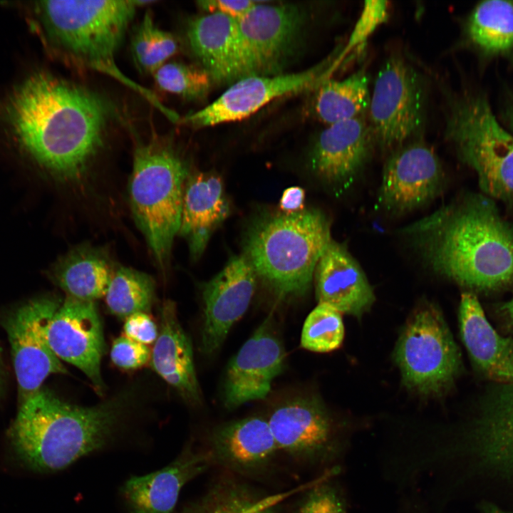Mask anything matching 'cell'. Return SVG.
Instances as JSON below:
<instances>
[{
	"mask_svg": "<svg viewBox=\"0 0 513 513\" xmlns=\"http://www.w3.org/2000/svg\"><path fill=\"white\" fill-rule=\"evenodd\" d=\"M152 75L159 89L188 100L204 97L212 81L202 67L180 62H167Z\"/></svg>",
	"mask_w": 513,
	"mask_h": 513,
	"instance_id": "34",
	"label": "cell"
},
{
	"mask_svg": "<svg viewBox=\"0 0 513 513\" xmlns=\"http://www.w3.org/2000/svg\"><path fill=\"white\" fill-rule=\"evenodd\" d=\"M257 1L247 0H205L198 1V5L211 13H219L235 20L241 19Z\"/></svg>",
	"mask_w": 513,
	"mask_h": 513,
	"instance_id": "39",
	"label": "cell"
},
{
	"mask_svg": "<svg viewBox=\"0 0 513 513\" xmlns=\"http://www.w3.org/2000/svg\"><path fill=\"white\" fill-rule=\"evenodd\" d=\"M151 1L51 0L33 2L32 10L46 47L77 68L94 71L116 80L141 95L167 119L179 115L150 89L121 71L117 51L136 9Z\"/></svg>",
	"mask_w": 513,
	"mask_h": 513,
	"instance_id": "3",
	"label": "cell"
},
{
	"mask_svg": "<svg viewBox=\"0 0 513 513\" xmlns=\"http://www.w3.org/2000/svg\"><path fill=\"white\" fill-rule=\"evenodd\" d=\"M468 45L484 59L513 58V1L478 3L464 25Z\"/></svg>",
	"mask_w": 513,
	"mask_h": 513,
	"instance_id": "28",
	"label": "cell"
},
{
	"mask_svg": "<svg viewBox=\"0 0 513 513\" xmlns=\"http://www.w3.org/2000/svg\"><path fill=\"white\" fill-rule=\"evenodd\" d=\"M297 513H347L342 493L336 486L321 482L304 497Z\"/></svg>",
	"mask_w": 513,
	"mask_h": 513,
	"instance_id": "35",
	"label": "cell"
},
{
	"mask_svg": "<svg viewBox=\"0 0 513 513\" xmlns=\"http://www.w3.org/2000/svg\"><path fill=\"white\" fill-rule=\"evenodd\" d=\"M428 93L422 75L399 55L388 57L375 79L368 121L375 147L393 151L421 138Z\"/></svg>",
	"mask_w": 513,
	"mask_h": 513,
	"instance_id": "9",
	"label": "cell"
},
{
	"mask_svg": "<svg viewBox=\"0 0 513 513\" xmlns=\"http://www.w3.org/2000/svg\"><path fill=\"white\" fill-rule=\"evenodd\" d=\"M445 173L434 150L421 138L390 152L383 169L377 204L403 214L428 204L443 191Z\"/></svg>",
	"mask_w": 513,
	"mask_h": 513,
	"instance_id": "13",
	"label": "cell"
},
{
	"mask_svg": "<svg viewBox=\"0 0 513 513\" xmlns=\"http://www.w3.org/2000/svg\"><path fill=\"white\" fill-rule=\"evenodd\" d=\"M155 281L148 274L119 266L115 269L105 296L109 311L120 318L145 312L152 302Z\"/></svg>",
	"mask_w": 513,
	"mask_h": 513,
	"instance_id": "31",
	"label": "cell"
},
{
	"mask_svg": "<svg viewBox=\"0 0 513 513\" xmlns=\"http://www.w3.org/2000/svg\"><path fill=\"white\" fill-rule=\"evenodd\" d=\"M0 113L31 160L58 179L75 180L102 148L113 112L98 93L40 71L12 89Z\"/></svg>",
	"mask_w": 513,
	"mask_h": 513,
	"instance_id": "1",
	"label": "cell"
},
{
	"mask_svg": "<svg viewBox=\"0 0 513 513\" xmlns=\"http://www.w3.org/2000/svg\"><path fill=\"white\" fill-rule=\"evenodd\" d=\"M187 167L163 138L138 142L129 183L132 212L161 269L179 232Z\"/></svg>",
	"mask_w": 513,
	"mask_h": 513,
	"instance_id": "6",
	"label": "cell"
},
{
	"mask_svg": "<svg viewBox=\"0 0 513 513\" xmlns=\"http://www.w3.org/2000/svg\"><path fill=\"white\" fill-rule=\"evenodd\" d=\"M331 221L318 209L257 219L246 234L244 256L280 297L305 294L331 242Z\"/></svg>",
	"mask_w": 513,
	"mask_h": 513,
	"instance_id": "5",
	"label": "cell"
},
{
	"mask_svg": "<svg viewBox=\"0 0 513 513\" xmlns=\"http://www.w3.org/2000/svg\"><path fill=\"white\" fill-rule=\"evenodd\" d=\"M305 192L303 188L294 186L286 189L279 202V209L284 214H291L304 210Z\"/></svg>",
	"mask_w": 513,
	"mask_h": 513,
	"instance_id": "40",
	"label": "cell"
},
{
	"mask_svg": "<svg viewBox=\"0 0 513 513\" xmlns=\"http://www.w3.org/2000/svg\"><path fill=\"white\" fill-rule=\"evenodd\" d=\"M124 332L125 336L145 345L155 343L158 336L156 324L145 312L128 316Z\"/></svg>",
	"mask_w": 513,
	"mask_h": 513,
	"instance_id": "38",
	"label": "cell"
},
{
	"mask_svg": "<svg viewBox=\"0 0 513 513\" xmlns=\"http://www.w3.org/2000/svg\"><path fill=\"white\" fill-rule=\"evenodd\" d=\"M314 275L318 304L360 317L375 301L373 290L358 262L344 245L333 239L320 258Z\"/></svg>",
	"mask_w": 513,
	"mask_h": 513,
	"instance_id": "22",
	"label": "cell"
},
{
	"mask_svg": "<svg viewBox=\"0 0 513 513\" xmlns=\"http://www.w3.org/2000/svg\"><path fill=\"white\" fill-rule=\"evenodd\" d=\"M499 310L507 323L513 326V291L509 299L502 304Z\"/></svg>",
	"mask_w": 513,
	"mask_h": 513,
	"instance_id": "41",
	"label": "cell"
},
{
	"mask_svg": "<svg viewBox=\"0 0 513 513\" xmlns=\"http://www.w3.org/2000/svg\"><path fill=\"white\" fill-rule=\"evenodd\" d=\"M120 418L114 403L79 406L40 388L22 400L9 438L24 467L55 472L105 446Z\"/></svg>",
	"mask_w": 513,
	"mask_h": 513,
	"instance_id": "4",
	"label": "cell"
},
{
	"mask_svg": "<svg viewBox=\"0 0 513 513\" xmlns=\"http://www.w3.org/2000/svg\"><path fill=\"white\" fill-rule=\"evenodd\" d=\"M115 269L105 250L83 244L59 257L48 274L68 296L94 301L105 296Z\"/></svg>",
	"mask_w": 513,
	"mask_h": 513,
	"instance_id": "27",
	"label": "cell"
},
{
	"mask_svg": "<svg viewBox=\"0 0 513 513\" xmlns=\"http://www.w3.org/2000/svg\"><path fill=\"white\" fill-rule=\"evenodd\" d=\"M279 497H264L244 484L224 479L180 513H279Z\"/></svg>",
	"mask_w": 513,
	"mask_h": 513,
	"instance_id": "30",
	"label": "cell"
},
{
	"mask_svg": "<svg viewBox=\"0 0 513 513\" xmlns=\"http://www.w3.org/2000/svg\"><path fill=\"white\" fill-rule=\"evenodd\" d=\"M445 135L475 173L482 194L513 203V135L479 91L447 96Z\"/></svg>",
	"mask_w": 513,
	"mask_h": 513,
	"instance_id": "7",
	"label": "cell"
},
{
	"mask_svg": "<svg viewBox=\"0 0 513 513\" xmlns=\"http://www.w3.org/2000/svg\"><path fill=\"white\" fill-rule=\"evenodd\" d=\"M256 276L244 255L234 256L205 284L201 342L204 353L211 355L217 351L232 326L245 314L255 291Z\"/></svg>",
	"mask_w": 513,
	"mask_h": 513,
	"instance_id": "19",
	"label": "cell"
},
{
	"mask_svg": "<svg viewBox=\"0 0 513 513\" xmlns=\"http://www.w3.org/2000/svg\"><path fill=\"white\" fill-rule=\"evenodd\" d=\"M210 445L214 461L244 474L262 471L279 452L268 421L260 417H249L217 428Z\"/></svg>",
	"mask_w": 513,
	"mask_h": 513,
	"instance_id": "24",
	"label": "cell"
},
{
	"mask_svg": "<svg viewBox=\"0 0 513 513\" xmlns=\"http://www.w3.org/2000/svg\"><path fill=\"white\" fill-rule=\"evenodd\" d=\"M374 147L365 116L328 125L313 147L312 170L336 195H342L363 171Z\"/></svg>",
	"mask_w": 513,
	"mask_h": 513,
	"instance_id": "18",
	"label": "cell"
},
{
	"mask_svg": "<svg viewBox=\"0 0 513 513\" xmlns=\"http://www.w3.org/2000/svg\"><path fill=\"white\" fill-rule=\"evenodd\" d=\"M130 48L137 68L153 74L177 53L179 43L173 34L155 24L150 11H147L135 29Z\"/></svg>",
	"mask_w": 513,
	"mask_h": 513,
	"instance_id": "32",
	"label": "cell"
},
{
	"mask_svg": "<svg viewBox=\"0 0 513 513\" xmlns=\"http://www.w3.org/2000/svg\"><path fill=\"white\" fill-rule=\"evenodd\" d=\"M249 76L284 73L299 52L307 17L300 6L256 3L237 20Z\"/></svg>",
	"mask_w": 513,
	"mask_h": 513,
	"instance_id": "12",
	"label": "cell"
},
{
	"mask_svg": "<svg viewBox=\"0 0 513 513\" xmlns=\"http://www.w3.org/2000/svg\"><path fill=\"white\" fill-rule=\"evenodd\" d=\"M502 116L507 129L513 135V98L506 104Z\"/></svg>",
	"mask_w": 513,
	"mask_h": 513,
	"instance_id": "42",
	"label": "cell"
},
{
	"mask_svg": "<svg viewBox=\"0 0 513 513\" xmlns=\"http://www.w3.org/2000/svg\"><path fill=\"white\" fill-rule=\"evenodd\" d=\"M480 513H513L492 502H482L479 505Z\"/></svg>",
	"mask_w": 513,
	"mask_h": 513,
	"instance_id": "43",
	"label": "cell"
},
{
	"mask_svg": "<svg viewBox=\"0 0 513 513\" xmlns=\"http://www.w3.org/2000/svg\"><path fill=\"white\" fill-rule=\"evenodd\" d=\"M398 234L427 268L468 291L513 284V224L482 193L462 194Z\"/></svg>",
	"mask_w": 513,
	"mask_h": 513,
	"instance_id": "2",
	"label": "cell"
},
{
	"mask_svg": "<svg viewBox=\"0 0 513 513\" xmlns=\"http://www.w3.org/2000/svg\"><path fill=\"white\" fill-rule=\"evenodd\" d=\"M228 213L229 204L219 175L198 172L190 176L184 190L179 233L189 238L194 259L200 256L212 231Z\"/></svg>",
	"mask_w": 513,
	"mask_h": 513,
	"instance_id": "26",
	"label": "cell"
},
{
	"mask_svg": "<svg viewBox=\"0 0 513 513\" xmlns=\"http://www.w3.org/2000/svg\"><path fill=\"white\" fill-rule=\"evenodd\" d=\"M214 462L209 450L187 445L164 468L129 479L124 495L133 513H171L182 487Z\"/></svg>",
	"mask_w": 513,
	"mask_h": 513,
	"instance_id": "21",
	"label": "cell"
},
{
	"mask_svg": "<svg viewBox=\"0 0 513 513\" xmlns=\"http://www.w3.org/2000/svg\"><path fill=\"white\" fill-rule=\"evenodd\" d=\"M341 313L325 303H319L305 320L301 336L302 348L318 353L338 348L344 337Z\"/></svg>",
	"mask_w": 513,
	"mask_h": 513,
	"instance_id": "33",
	"label": "cell"
},
{
	"mask_svg": "<svg viewBox=\"0 0 513 513\" xmlns=\"http://www.w3.org/2000/svg\"><path fill=\"white\" fill-rule=\"evenodd\" d=\"M315 90L314 113L327 125L363 117L368 111L369 78L364 69L341 81L328 78Z\"/></svg>",
	"mask_w": 513,
	"mask_h": 513,
	"instance_id": "29",
	"label": "cell"
},
{
	"mask_svg": "<svg viewBox=\"0 0 513 513\" xmlns=\"http://www.w3.org/2000/svg\"><path fill=\"white\" fill-rule=\"evenodd\" d=\"M436 457L444 467L461 460L513 487V383L490 387L462 439L439 445Z\"/></svg>",
	"mask_w": 513,
	"mask_h": 513,
	"instance_id": "10",
	"label": "cell"
},
{
	"mask_svg": "<svg viewBox=\"0 0 513 513\" xmlns=\"http://www.w3.org/2000/svg\"><path fill=\"white\" fill-rule=\"evenodd\" d=\"M61 304L53 296L36 298L19 307L6 320L22 400L39 390L48 375L67 372L47 339L49 322Z\"/></svg>",
	"mask_w": 513,
	"mask_h": 513,
	"instance_id": "14",
	"label": "cell"
},
{
	"mask_svg": "<svg viewBox=\"0 0 513 513\" xmlns=\"http://www.w3.org/2000/svg\"><path fill=\"white\" fill-rule=\"evenodd\" d=\"M339 57L335 52L317 65L297 73L242 78L211 104L181 121L194 128H203L245 119L276 98L316 90L328 79Z\"/></svg>",
	"mask_w": 513,
	"mask_h": 513,
	"instance_id": "11",
	"label": "cell"
},
{
	"mask_svg": "<svg viewBox=\"0 0 513 513\" xmlns=\"http://www.w3.org/2000/svg\"><path fill=\"white\" fill-rule=\"evenodd\" d=\"M151 352L147 345L123 336L113 341L110 358L118 367L132 370L145 365L151 358Z\"/></svg>",
	"mask_w": 513,
	"mask_h": 513,
	"instance_id": "37",
	"label": "cell"
},
{
	"mask_svg": "<svg viewBox=\"0 0 513 513\" xmlns=\"http://www.w3.org/2000/svg\"><path fill=\"white\" fill-rule=\"evenodd\" d=\"M285 353L271 320L266 318L230 360L225 375L224 401L229 409L264 399L283 370Z\"/></svg>",
	"mask_w": 513,
	"mask_h": 513,
	"instance_id": "17",
	"label": "cell"
},
{
	"mask_svg": "<svg viewBox=\"0 0 513 513\" xmlns=\"http://www.w3.org/2000/svg\"><path fill=\"white\" fill-rule=\"evenodd\" d=\"M388 7L386 1H366L350 36L348 47L353 48L364 43L376 28L386 21Z\"/></svg>",
	"mask_w": 513,
	"mask_h": 513,
	"instance_id": "36",
	"label": "cell"
},
{
	"mask_svg": "<svg viewBox=\"0 0 513 513\" xmlns=\"http://www.w3.org/2000/svg\"><path fill=\"white\" fill-rule=\"evenodd\" d=\"M394 357L405 385L425 395L446 392L462 370L459 348L442 313L430 302L420 304L411 314Z\"/></svg>",
	"mask_w": 513,
	"mask_h": 513,
	"instance_id": "8",
	"label": "cell"
},
{
	"mask_svg": "<svg viewBox=\"0 0 513 513\" xmlns=\"http://www.w3.org/2000/svg\"><path fill=\"white\" fill-rule=\"evenodd\" d=\"M279 451L314 464L338 459L345 445L320 403L299 398L276 408L267 420Z\"/></svg>",
	"mask_w": 513,
	"mask_h": 513,
	"instance_id": "15",
	"label": "cell"
},
{
	"mask_svg": "<svg viewBox=\"0 0 513 513\" xmlns=\"http://www.w3.org/2000/svg\"><path fill=\"white\" fill-rule=\"evenodd\" d=\"M187 38L212 81L230 83L249 76L237 20L219 13L197 17L189 24Z\"/></svg>",
	"mask_w": 513,
	"mask_h": 513,
	"instance_id": "20",
	"label": "cell"
},
{
	"mask_svg": "<svg viewBox=\"0 0 513 513\" xmlns=\"http://www.w3.org/2000/svg\"><path fill=\"white\" fill-rule=\"evenodd\" d=\"M459 326L462 342L478 373L496 383H513V338L497 333L473 292L461 294Z\"/></svg>",
	"mask_w": 513,
	"mask_h": 513,
	"instance_id": "23",
	"label": "cell"
},
{
	"mask_svg": "<svg viewBox=\"0 0 513 513\" xmlns=\"http://www.w3.org/2000/svg\"><path fill=\"white\" fill-rule=\"evenodd\" d=\"M47 339L60 360L83 371L98 390L103 389L100 364L104 340L94 301L67 296L49 322Z\"/></svg>",
	"mask_w": 513,
	"mask_h": 513,
	"instance_id": "16",
	"label": "cell"
},
{
	"mask_svg": "<svg viewBox=\"0 0 513 513\" xmlns=\"http://www.w3.org/2000/svg\"><path fill=\"white\" fill-rule=\"evenodd\" d=\"M155 371L187 401L200 400L192 347L178 320L175 304L165 301L160 312V327L151 352Z\"/></svg>",
	"mask_w": 513,
	"mask_h": 513,
	"instance_id": "25",
	"label": "cell"
}]
</instances>
